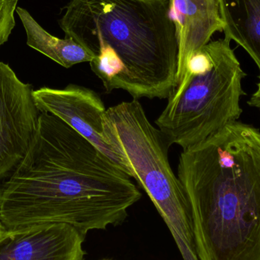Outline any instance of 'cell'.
<instances>
[{
	"label": "cell",
	"mask_w": 260,
	"mask_h": 260,
	"mask_svg": "<svg viewBox=\"0 0 260 260\" xmlns=\"http://www.w3.org/2000/svg\"><path fill=\"white\" fill-rule=\"evenodd\" d=\"M33 96L41 113L65 122L132 177L127 161L107 133V109L98 93L70 84L62 88L43 87L34 90Z\"/></svg>",
	"instance_id": "7"
},
{
	"label": "cell",
	"mask_w": 260,
	"mask_h": 260,
	"mask_svg": "<svg viewBox=\"0 0 260 260\" xmlns=\"http://www.w3.org/2000/svg\"><path fill=\"white\" fill-rule=\"evenodd\" d=\"M230 43L226 38L208 43L209 67L185 76L168 98L155 123L169 146L189 149L241 117L246 73Z\"/></svg>",
	"instance_id": "5"
},
{
	"label": "cell",
	"mask_w": 260,
	"mask_h": 260,
	"mask_svg": "<svg viewBox=\"0 0 260 260\" xmlns=\"http://www.w3.org/2000/svg\"><path fill=\"white\" fill-rule=\"evenodd\" d=\"M18 0H0V47L6 44L15 26Z\"/></svg>",
	"instance_id": "12"
},
{
	"label": "cell",
	"mask_w": 260,
	"mask_h": 260,
	"mask_svg": "<svg viewBox=\"0 0 260 260\" xmlns=\"http://www.w3.org/2000/svg\"><path fill=\"white\" fill-rule=\"evenodd\" d=\"M177 35V85L191 56L210 42L212 35L223 32L220 0H168Z\"/></svg>",
	"instance_id": "9"
},
{
	"label": "cell",
	"mask_w": 260,
	"mask_h": 260,
	"mask_svg": "<svg viewBox=\"0 0 260 260\" xmlns=\"http://www.w3.org/2000/svg\"><path fill=\"white\" fill-rule=\"evenodd\" d=\"M85 237L58 223L5 229L0 236V260H83Z\"/></svg>",
	"instance_id": "8"
},
{
	"label": "cell",
	"mask_w": 260,
	"mask_h": 260,
	"mask_svg": "<svg viewBox=\"0 0 260 260\" xmlns=\"http://www.w3.org/2000/svg\"><path fill=\"white\" fill-rule=\"evenodd\" d=\"M5 228L4 226L2 224L1 221H0V236L3 235V232H4Z\"/></svg>",
	"instance_id": "14"
},
{
	"label": "cell",
	"mask_w": 260,
	"mask_h": 260,
	"mask_svg": "<svg viewBox=\"0 0 260 260\" xmlns=\"http://www.w3.org/2000/svg\"><path fill=\"white\" fill-rule=\"evenodd\" d=\"M199 260H260V132L237 121L182 150Z\"/></svg>",
	"instance_id": "2"
},
{
	"label": "cell",
	"mask_w": 260,
	"mask_h": 260,
	"mask_svg": "<svg viewBox=\"0 0 260 260\" xmlns=\"http://www.w3.org/2000/svg\"><path fill=\"white\" fill-rule=\"evenodd\" d=\"M16 12L25 29L27 44L34 50L67 69L82 62H90L94 59L83 46L73 38L66 37L60 39L50 35L24 8L18 6Z\"/></svg>",
	"instance_id": "11"
},
{
	"label": "cell",
	"mask_w": 260,
	"mask_h": 260,
	"mask_svg": "<svg viewBox=\"0 0 260 260\" xmlns=\"http://www.w3.org/2000/svg\"><path fill=\"white\" fill-rule=\"evenodd\" d=\"M94 59L107 92L165 99L177 85L175 26L168 0H71L59 21Z\"/></svg>",
	"instance_id": "3"
},
{
	"label": "cell",
	"mask_w": 260,
	"mask_h": 260,
	"mask_svg": "<svg viewBox=\"0 0 260 260\" xmlns=\"http://www.w3.org/2000/svg\"><path fill=\"white\" fill-rule=\"evenodd\" d=\"M33 92L31 85L0 62V185L24 158L38 131L41 112Z\"/></svg>",
	"instance_id": "6"
},
{
	"label": "cell",
	"mask_w": 260,
	"mask_h": 260,
	"mask_svg": "<svg viewBox=\"0 0 260 260\" xmlns=\"http://www.w3.org/2000/svg\"><path fill=\"white\" fill-rule=\"evenodd\" d=\"M224 38L242 47L257 66L260 81V0H220Z\"/></svg>",
	"instance_id": "10"
},
{
	"label": "cell",
	"mask_w": 260,
	"mask_h": 260,
	"mask_svg": "<svg viewBox=\"0 0 260 260\" xmlns=\"http://www.w3.org/2000/svg\"><path fill=\"white\" fill-rule=\"evenodd\" d=\"M107 133L168 226L183 260H199L190 203L168 158L169 145L139 100L107 109Z\"/></svg>",
	"instance_id": "4"
},
{
	"label": "cell",
	"mask_w": 260,
	"mask_h": 260,
	"mask_svg": "<svg viewBox=\"0 0 260 260\" xmlns=\"http://www.w3.org/2000/svg\"><path fill=\"white\" fill-rule=\"evenodd\" d=\"M142 198L131 177L65 122L42 112L27 154L0 185L5 229L58 223L87 235L122 224Z\"/></svg>",
	"instance_id": "1"
},
{
	"label": "cell",
	"mask_w": 260,
	"mask_h": 260,
	"mask_svg": "<svg viewBox=\"0 0 260 260\" xmlns=\"http://www.w3.org/2000/svg\"><path fill=\"white\" fill-rule=\"evenodd\" d=\"M248 105L251 107L259 108L260 110V81L257 84V89L253 93L251 99L248 102Z\"/></svg>",
	"instance_id": "13"
},
{
	"label": "cell",
	"mask_w": 260,
	"mask_h": 260,
	"mask_svg": "<svg viewBox=\"0 0 260 260\" xmlns=\"http://www.w3.org/2000/svg\"><path fill=\"white\" fill-rule=\"evenodd\" d=\"M102 260H113V259H102Z\"/></svg>",
	"instance_id": "15"
}]
</instances>
